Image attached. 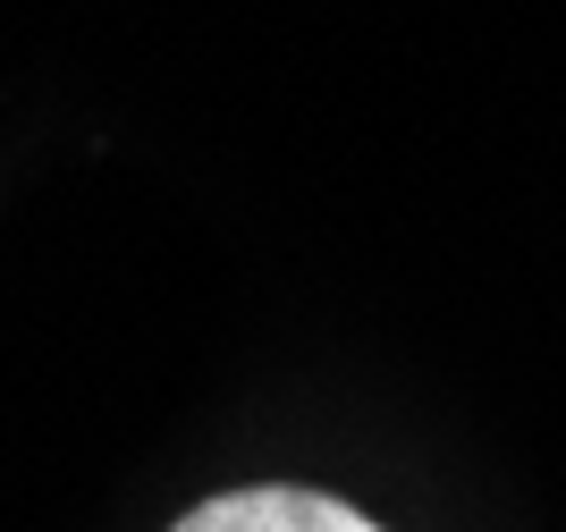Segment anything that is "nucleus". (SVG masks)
I'll return each instance as SVG.
<instances>
[{
  "instance_id": "obj_1",
  "label": "nucleus",
  "mask_w": 566,
  "mask_h": 532,
  "mask_svg": "<svg viewBox=\"0 0 566 532\" xmlns=\"http://www.w3.org/2000/svg\"><path fill=\"white\" fill-rule=\"evenodd\" d=\"M169 532H380L364 508L331 499V490H305V482H245V490H220L203 508H187Z\"/></svg>"
}]
</instances>
